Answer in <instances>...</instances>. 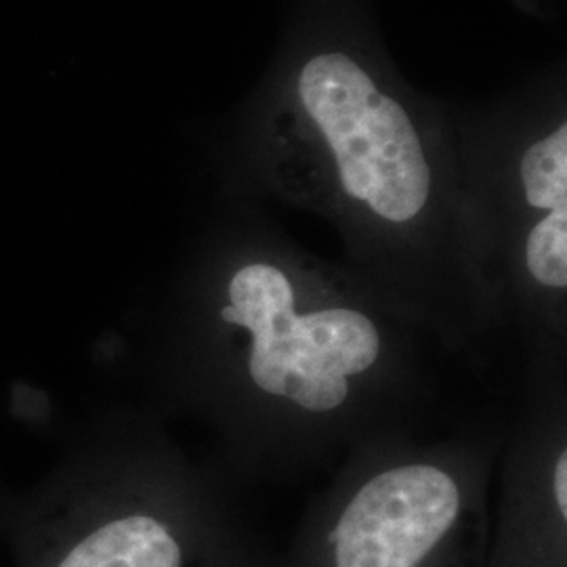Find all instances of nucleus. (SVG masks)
Instances as JSON below:
<instances>
[{
	"label": "nucleus",
	"instance_id": "obj_4",
	"mask_svg": "<svg viewBox=\"0 0 567 567\" xmlns=\"http://www.w3.org/2000/svg\"><path fill=\"white\" fill-rule=\"evenodd\" d=\"M224 322L244 326L252 341L248 372L265 393L290 400L309 412H330L349 393L344 377L313 364L297 330L295 288L280 267L248 264L227 286Z\"/></svg>",
	"mask_w": 567,
	"mask_h": 567
},
{
	"label": "nucleus",
	"instance_id": "obj_8",
	"mask_svg": "<svg viewBox=\"0 0 567 567\" xmlns=\"http://www.w3.org/2000/svg\"><path fill=\"white\" fill-rule=\"evenodd\" d=\"M553 494H555V507L561 519H567V456L566 452L559 454L555 475H553Z\"/></svg>",
	"mask_w": 567,
	"mask_h": 567
},
{
	"label": "nucleus",
	"instance_id": "obj_7",
	"mask_svg": "<svg viewBox=\"0 0 567 567\" xmlns=\"http://www.w3.org/2000/svg\"><path fill=\"white\" fill-rule=\"evenodd\" d=\"M526 265L532 278L547 288L567 286V208L548 210L529 229Z\"/></svg>",
	"mask_w": 567,
	"mask_h": 567
},
{
	"label": "nucleus",
	"instance_id": "obj_6",
	"mask_svg": "<svg viewBox=\"0 0 567 567\" xmlns=\"http://www.w3.org/2000/svg\"><path fill=\"white\" fill-rule=\"evenodd\" d=\"M519 177L532 208H567V124L559 122L548 135L527 145Z\"/></svg>",
	"mask_w": 567,
	"mask_h": 567
},
{
	"label": "nucleus",
	"instance_id": "obj_1",
	"mask_svg": "<svg viewBox=\"0 0 567 567\" xmlns=\"http://www.w3.org/2000/svg\"><path fill=\"white\" fill-rule=\"evenodd\" d=\"M292 91L347 198L386 224H410L425 210L431 166L421 131L364 61L316 51L301 61Z\"/></svg>",
	"mask_w": 567,
	"mask_h": 567
},
{
	"label": "nucleus",
	"instance_id": "obj_5",
	"mask_svg": "<svg viewBox=\"0 0 567 567\" xmlns=\"http://www.w3.org/2000/svg\"><path fill=\"white\" fill-rule=\"evenodd\" d=\"M297 330L311 362L344 379L365 372L381 351L377 328L355 309L311 311L297 318Z\"/></svg>",
	"mask_w": 567,
	"mask_h": 567
},
{
	"label": "nucleus",
	"instance_id": "obj_2",
	"mask_svg": "<svg viewBox=\"0 0 567 567\" xmlns=\"http://www.w3.org/2000/svg\"><path fill=\"white\" fill-rule=\"evenodd\" d=\"M465 496L440 466L404 465L368 480L326 536L324 567H446Z\"/></svg>",
	"mask_w": 567,
	"mask_h": 567
},
{
	"label": "nucleus",
	"instance_id": "obj_3",
	"mask_svg": "<svg viewBox=\"0 0 567 567\" xmlns=\"http://www.w3.org/2000/svg\"><path fill=\"white\" fill-rule=\"evenodd\" d=\"M20 567H185L192 534L158 503L51 487L13 524Z\"/></svg>",
	"mask_w": 567,
	"mask_h": 567
}]
</instances>
